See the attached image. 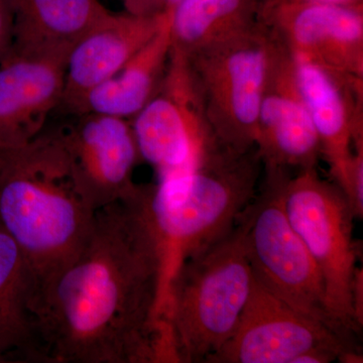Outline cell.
I'll return each instance as SVG.
<instances>
[{
  "mask_svg": "<svg viewBox=\"0 0 363 363\" xmlns=\"http://www.w3.org/2000/svg\"><path fill=\"white\" fill-rule=\"evenodd\" d=\"M253 281L238 222L182 262L162 314L175 363H205L220 350L235 331Z\"/></svg>",
  "mask_w": 363,
  "mask_h": 363,
  "instance_id": "cell-4",
  "label": "cell"
},
{
  "mask_svg": "<svg viewBox=\"0 0 363 363\" xmlns=\"http://www.w3.org/2000/svg\"><path fill=\"white\" fill-rule=\"evenodd\" d=\"M288 176L284 172H264L255 199L236 221L253 277L296 311L357 339L332 316L321 272L286 216L283 187Z\"/></svg>",
  "mask_w": 363,
  "mask_h": 363,
  "instance_id": "cell-5",
  "label": "cell"
},
{
  "mask_svg": "<svg viewBox=\"0 0 363 363\" xmlns=\"http://www.w3.org/2000/svg\"><path fill=\"white\" fill-rule=\"evenodd\" d=\"M279 51L278 40L259 21L233 40L185 55L208 123L224 149H255L260 104Z\"/></svg>",
  "mask_w": 363,
  "mask_h": 363,
  "instance_id": "cell-6",
  "label": "cell"
},
{
  "mask_svg": "<svg viewBox=\"0 0 363 363\" xmlns=\"http://www.w3.org/2000/svg\"><path fill=\"white\" fill-rule=\"evenodd\" d=\"M140 191L96 210L76 255L33 291L35 362L175 363Z\"/></svg>",
  "mask_w": 363,
  "mask_h": 363,
  "instance_id": "cell-1",
  "label": "cell"
},
{
  "mask_svg": "<svg viewBox=\"0 0 363 363\" xmlns=\"http://www.w3.org/2000/svg\"><path fill=\"white\" fill-rule=\"evenodd\" d=\"M66 58L65 52L11 50L0 62V154L30 142L58 111Z\"/></svg>",
  "mask_w": 363,
  "mask_h": 363,
  "instance_id": "cell-13",
  "label": "cell"
},
{
  "mask_svg": "<svg viewBox=\"0 0 363 363\" xmlns=\"http://www.w3.org/2000/svg\"><path fill=\"white\" fill-rule=\"evenodd\" d=\"M363 4L259 6L257 21L293 58L363 77Z\"/></svg>",
  "mask_w": 363,
  "mask_h": 363,
  "instance_id": "cell-11",
  "label": "cell"
},
{
  "mask_svg": "<svg viewBox=\"0 0 363 363\" xmlns=\"http://www.w3.org/2000/svg\"><path fill=\"white\" fill-rule=\"evenodd\" d=\"M355 340L296 311L255 279L233 336L205 363H295L306 353L362 362Z\"/></svg>",
  "mask_w": 363,
  "mask_h": 363,
  "instance_id": "cell-9",
  "label": "cell"
},
{
  "mask_svg": "<svg viewBox=\"0 0 363 363\" xmlns=\"http://www.w3.org/2000/svg\"><path fill=\"white\" fill-rule=\"evenodd\" d=\"M32 274L16 243L0 228V351L4 359L35 362Z\"/></svg>",
  "mask_w": 363,
  "mask_h": 363,
  "instance_id": "cell-19",
  "label": "cell"
},
{
  "mask_svg": "<svg viewBox=\"0 0 363 363\" xmlns=\"http://www.w3.org/2000/svg\"><path fill=\"white\" fill-rule=\"evenodd\" d=\"M262 172L257 150L245 154L223 150L192 171L142 185L138 199L160 260V320L178 267L233 229L255 199Z\"/></svg>",
  "mask_w": 363,
  "mask_h": 363,
  "instance_id": "cell-3",
  "label": "cell"
},
{
  "mask_svg": "<svg viewBox=\"0 0 363 363\" xmlns=\"http://www.w3.org/2000/svg\"><path fill=\"white\" fill-rule=\"evenodd\" d=\"M13 18L11 0H0V62L9 54L13 45Z\"/></svg>",
  "mask_w": 363,
  "mask_h": 363,
  "instance_id": "cell-20",
  "label": "cell"
},
{
  "mask_svg": "<svg viewBox=\"0 0 363 363\" xmlns=\"http://www.w3.org/2000/svg\"><path fill=\"white\" fill-rule=\"evenodd\" d=\"M294 60L321 156L328 164L332 180L343 192L353 145L363 138V77Z\"/></svg>",
  "mask_w": 363,
  "mask_h": 363,
  "instance_id": "cell-14",
  "label": "cell"
},
{
  "mask_svg": "<svg viewBox=\"0 0 363 363\" xmlns=\"http://www.w3.org/2000/svg\"><path fill=\"white\" fill-rule=\"evenodd\" d=\"M156 35L116 74L91 90L68 114H106L131 121L156 94L168 67L172 51L169 16Z\"/></svg>",
  "mask_w": 363,
  "mask_h": 363,
  "instance_id": "cell-16",
  "label": "cell"
},
{
  "mask_svg": "<svg viewBox=\"0 0 363 363\" xmlns=\"http://www.w3.org/2000/svg\"><path fill=\"white\" fill-rule=\"evenodd\" d=\"M164 13H109L67 54L65 86L58 111L71 113L91 90L111 79L157 33Z\"/></svg>",
  "mask_w": 363,
  "mask_h": 363,
  "instance_id": "cell-15",
  "label": "cell"
},
{
  "mask_svg": "<svg viewBox=\"0 0 363 363\" xmlns=\"http://www.w3.org/2000/svg\"><path fill=\"white\" fill-rule=\"evenodd\" d=\"M13 51L65 52L111 11L99 0H11Z\"/></svg>",
  "mask_w": 363,
  "mask_h": 363,
  "instance_id": "cell-17",
  "label": "cell"
},
{
  "mask_svg": "<svg viewBox=\"0 0 363 363\" xmlns=\"http://www.w3.org/2000/svg\"><path fill=\"white\" fill-rule=\"evenodd\" d=\"M0 362H4V357H2L1 351H0Z\"/></svg>",
  "mask_w": 363,
  "mask_h": 363,
  "instance_id": "cell-24",
  "label": "cell"
},
{
  "mask_svg": "<svg viewBox=\"0 0 363 363\" xmlns=\"http://www.w3.org/2000/svg\"><path fill=\"white\" fill-rule=\"evenodd\" d=\"M128 13L138 16H156L162 13L161 0H123Z\"/></svg>",
  "mask_w": 363,
  "mask_h": 363,
  "instance_id": "cell-21",
  "label": "cell"
},
{
  "mask_svg": "<svg viewBox=\"0 0 363 363\" xmlns=\"http://www.w3.org/2000/svg\"><path fill=\"white\" fill-rule=\"evenodd\" d=\"M65 116L52 125L91 207L135 197L140 185L133 174L142 157L130 121L91 112Z\"/></svg>",
  "mask_w": 363,
  "mask_h": 363,
  "instance_id": "cell-10",
  "label": "cell"
},
{
  "mask_svg": "<svg viewBox=\"0 0 363 363\" xmlns=\"http://www.w3.org/2000/svg\"><path fill=\"white\" fill-rule=\"evenodd\" d=\"M130 123L140 157L159 180L192 171L226 150L208 123L187 58L173 48L159 89Z\"/></svg>",
  "mask_w": 363,
  "mask_h": 363,
  "instance_id": "cell-8",
  "label": "cell"
},
{
  "mask_svg": "<svg viewBox=\"0 0 363 363\" xmlns=\"http://www.w3.org/2000/svg\"><path fill=\"white\" fill-rule=\"evenodd\" d=\"M181 1L182 0H161L162 13H164V11H169V9H173L174 6H177V4Z\"/></svg>",
  "mask_w": 363,
  "mask_h": 363,
  "instance_id": "cell-23",
  "label": "cell"
},
{
  "mask_svg": "<svg viewBox=\"0 0 363 363\" xmlns=\"http://www.w3.org/2000/svg\"><path fill=\"white\" fill-rule=\"evenodd\" d=\"M94 214L51 123L0 154V228L23 253L33 291L76 255Z\"/></svg>",
  "mask_w": 363,
  "mask_h": 363,
  "instance_id": "cell-2",
  "label": "cell"
},
{
  "mask_svg": "<svg viewBox=\"0 0 363 363\" xmlns=\"http://www.w3.org/2000/svg\"><path fill=\"white\" fill-rule=\"evenodd\" d=\"M255 150L264 172L317 169L322 157L319 138L298 87L295 60L281 44L260 104Z\"/></svg>",
  "mask_w": 363,
  "mask_h": 363,
  "instance_id": "cell-12",
  "label": "cell"
},
{
  "mask_svg": "<svg viewBox=\"0 0 363 363\" xmlns=\"http://www.w3.org/2000/svg\"><path fill=\"white\" fill-rule=\"evenodd\" d=\"M259 0H182L167 11L172 47L186 56L233 40L257 25Z\"/></svg>",
  "mask_w": 363,
  "mask_h": 363,
  "instance_id": "cell-18",
  "label": "cell"
},
{
  "mask_svg": "<svg viewBox=\"0 0 363 363\" xmlns=\"http://www.w3.org/2000/svg\"><path fill=\"white\" fill-rule=\"evenodd\" d=\"M362 0H259V6H272L279 4H362Z\"/></svg>",
  "mask_w": 363,
  "mask_h": 363,
  "instance_id": "cell-22",
  "label": "cell"
},
{
  "mask_svg": "<svg viewBox=\"0 0 363 363\" xmlns=\"http://www.w3.org/2000/svg\"><path fill=\"white\" fill-rule=\"evenodd\" d=\"M284 206L294 230L304 242L323 279L332 316L346 331L358 336L353 291L360 247L353 238L352 213L347 198L317 169L286 177Z\"/></svg>",
  "mask_w": 363,
  "mask_h": 363,
  "instance_id": "cell-7",
  "label": "cell"
}]
</instances>
